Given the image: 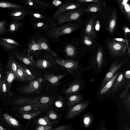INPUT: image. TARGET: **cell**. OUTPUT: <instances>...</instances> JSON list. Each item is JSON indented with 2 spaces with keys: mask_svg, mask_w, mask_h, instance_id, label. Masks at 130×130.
I'll list each match as a JSON object with an SVG mask.
<instances>
[{
  "mask_svg": "<svg viewBox=\"0 0 130 130\" xmlns=\"http://www.w3.org/2000/svg\"><path fill=\"white\" fill-rule=\"evenodd\" d=\"M77 28L76 25L68 24L52 29L50 32V35L52 38H57L63 35L70 34Z\"/></svg>",
  "mask_w": 130,
  "mask_h": 130,
  "instance_id": "1",
  "label": "cell"
},
{
  "mask_svg": "<svg viewBox=\"0 0 130 130\" xmlns=\"http://www.w3.org/2000/svg\"><path fill=\"white\" fill-rule=\"evenodd\" d=\"M56 18L58 24L78 19L82 14V12L79 11H68L63 12Z\"/></svg>",
  "mask_w": 130,
  "mask_h": 130,
  "instance_id": "2",
  "label": "cell"
},
{
  "mask_svg": "<svg viewBox=\"0 0 130 130\" xmlns=\"http://www.w3.org/2000/svg\"><path fill=\"white\" fill-rule=\"evenodd\" d=\"M43 80V79L40 77L36 80L31 81L27 86L21 89V91L25 94H30L36 92L40 89Z\"/></svg>",
  "mask_w": 130,
  "mask_h": 130,
  "instance_id": "3",
  "label": "cell"
},
{
  "mask_svg": "<svg viewBox=\"0 0 130 130\" xmlns=\"http://www.w3.org/2000/svg\"><path fill=\"white\" fill-rule=\"evenodd\" d=\"M89 104L88 102H84L71 107L66 116V118L70 119L75 117L86 109Z\"/></svg>",
  "mask_w": 130,
  "mask_h": 130,
  "instance_id": "4",
  "label": "cell"
},
{
  "mask_svg": "<svg viewBox=\"0 0 130 130\" xmlns=\"http://www.w3.org/2000/svg\"><path fill=\"white\" fill-rule=\"evenodd\" d=\"M56 61L59 64L66 69L68 71L71 73H72L73 71L76 70L78 66V63L73 60L57 57Z\"/></svg>",
  "mask_w": 130,
  "mask_h": 130,
  "instance_id": "5",
  "label": "cell"
},
{
  "mask_svg": "<svg viewBox=\"0 0 130 130\" xmlns=\"http://www.w3.org/2000/svg\"><path fill=\"white\" fill-rule=\"evenodd\" d=\"M108 46L112 53L115 55L122 54L125 51L126 47L125 44L122 43L113 41L109 42Z\"/></svg>",
  "mask_w": 130,
  "mask_h": 130,
  "instance_id": "6",
  "label": "cell"
},
{
  "mask_svg": "<svg viewBox=\"0 0 130 130\" xmlns=\"http://www.w3.org/2000/svg\"><path fill=\"white\" fill-rule=\"evenodd\" d=\"M119 60H118L112 64L109 70L106 74L105 76L102 81L101 85L102 88L114 75L115 72L119 69L122 64L124 60L123 61L119 64H117L118 63Z\"/></svg>",
  "mask_w": 130,
  "mask_h": 130,
  "instance_id": "7",
  "label": "cell"
},
{
  "mask_svg": "<svg viewBox=\"0 0 130 130\" xmlns=\"http://www.w3.org/2000/svg\"><path fill=\"white\" fill-rule=\"evenodd\" d=\"M40 97H38L34 98H22L14 100L13 102L15 104L21 105H35L39 106L40 107L41 106L39 102Z\"/></svg>",
  "mask_w": 130,
  "mask_h": 130,
  "instance_id": "8",
  "label": "cell"
},
{
  "mask_svg": "<svg viewBox=\"0 0 130 130\" xmlns=\"http://www.w3.org/2000/svg\"><path fill=\"white\" fill-rule=\"evenodd\" d=\"M129 0H117L120 9L125 15L129 21L130 20V7Z\"/></svg>",
  "mask_w": 130,
  "mask_h": 130,
  "instance_id": "9",
  "label": "cell"
},
{
  "mask_svg": "<svg viewBox=\"0 0 130 130\" xmlns=\"http://www.w3.org/2000/svg\"><path fill=\"white\" fill-rule=\"evenodd\" d=\"M79 7L77 4H64L60 7L56 12L53 17L54 18H56L57 16L62 13L68 11L75 9Z\"/></svg>",
  "mask_w": 130,
  "mask_h": 130,
  "instance_id": "10",
  "label": "cell"
},
{
  "mask_svg": "<svg viewBox=\"0 0 130 130\" xmlns=\"http://www.w3.org/2000/svg\"><path fill=\"white\" fill-rule=\"evenodd\" d=\"M46 79L50 83L54 85H56L65 76L64 74L55 75L53 74L46 73L44 74Z\"/></svg>",
  "mask_w": 130,
  "mask_h": 130,
  "instance_id": "11",
  "label": "cell"
},
{
  "mask_svg": "<svg viewBox=\"0 0 130 130\" xmlns=\"http://www.w3.org/2000/svg\"><path fill=\"white\" fill-rule=\"evenodd\" d=\"M40 46L42 49L50 53L52 56H56L57 54L51 49L47 41L43 38H40L37 40Z\"/></svg>",
  "mask_w": 130,
  "mask_h": 130,
  "instance_id": "12",
  "label": "cell"
},
{
  "mask_svg": "<svg viewBox=\"0 0 130 130\" xmlns=\"http://www.w3.org/2000/svg\"><path fill=\"white\" fill-rule=\"evenodd\" d=\"M119 73H117L113 76L103 86L100 91V94L103 95L106 93L112 86L117 78Z\"/></svg>",
  "mask_w": 130,
  "mask_h": 130,
  "instance_id": "13",
  "label": "cell"
},
{
  "mask_svg": "<svg viewBox=\"0 0 130 130\" xmlns=\"http://www.w3.org/2000/svg\"><path fill=\"white\" fill-rule=\"evenodd\" d=\"M17 75V78L22 81H30L29 78L26 71L18 63Z\"/></svg>",
  "mask_w": 130,
  "mask_h": 130,
  "instance_id": "14",
  "label": "cell"
},
{
  "mask_svg": "<svg viewBox=\"0 0 130 130\" xmlns=\"http://www.w3.org/2000/svg\"><path fill=\"white\" fill-rule=\"evenodd\" d=\"M15 55L18 60L27 65H32L35 63L32 56H22L19 54L17 52H15Z\"/></svg>",
  "mask_w": 130,
  "mask_h": 130,
  "instance_id": "15",
  "label": "cell"
},
{
  "mask_svg": "<svg viewBox=\"0 0 130 130\" xmlns=\"http://www.w3.org/2000/svg\"><path fill=\"white\" fill-rule=\"evenodd\" d=\"M94 19L91 18L86 25L85 32L86 34L92 37H95L96 35L94 29Z\"/></svg>",
  "mask_w": 130,
  "mask_h": 130,
  "instance_id": "16",
  "label": "cell"
},
{
  "mask_svg": "<svg viewBox=\"0 0 130 130\" xmlns=\"http://www.w3.org/2000/svg\"><path fill=\"white\" fill-rule=\"evenodd\" d=\"M80 88V85L78 83L73 84L65 89L63 91V93L67 95L72 94L78 91Z\"/></svg>",
  "mask_w": 130,
  "mask_h": 130,
  "instance_id": "17",
  "label": "cell"
},
{
  "mask_svg": "<svg viewBox=\"0 0 130 130\" xmlns=\"http://www.w3.org/2000/svg\"><path fill=\"white\" fill-rule=\"evenodd\" d=\"M17 63L13 56L10 55L8 62L7 67L10 71L15 75L17 78Z\"/></svg>",
  "mask_w": 130,
  "mask_h": 130,
  "instance_id": "18",
  "label": "cell"
},
{
  "mask_svg": "<svg viewBox=\"0 0 130 130\" xmlns=\"http://www.w3.org/2000/svg\"><path fill=\"white\" fill-rule=\"evenodd\" d=\"M68 102L67 103L68 106L70 108L73 106L80 102L82 99V96L80 95H74L67 97Z\"/></svg>",
  "mask_w": 130,
  "mask_h": 130,
  "instance_id": "19",
  "label": "cell"
},
{
  "mask_svg": "<svg viewBox=\"0 0 130 130\" xmlns=\"http://www.w3.org/2000/svg\"><path fill=\"white\" fill-rule=\"evenodd\" d=\"M27 49V55L29 56L30 53L31 51H34L38 50H42L38 43L34 39H32L28 44Z\"/></svg>",
  "mask_w": 130,
  "mask_h": 130,
  "instance_id": "20",
  "label": "cell"
},
{
  "mask_svg": "<svg viewBox=\"0 0 130 130\" xmlns=\"http://www.w3.org/2000/svg\"><path fill=\"white\" fill-rule=\"evenodd\" d=\"M6 77L5 81L6 85L7 90L8 91L10 88L13 80L17 78L15 75L10 71H7L6 72Z\"/></svg>",
  "mask_w": 130,
  "mask_h": 130,
  "instance_id": "21",
  "label": "cell"
},
{
  "mask_svg": "<svg viewBox=\"0 0 130 130\" xmlns=\"http://www.w3.org/2000/svg\"><path fill=\"white\" fill-rule=\"evenodd\" d=\"M116 80V82L114 83L112 89V92L113 93L118 90L124 81V78L122 73H120Z\"/></svg>",
  "mask_w": 130,
  "mask_h": 130,
  "instance_id": "22",
  "label": "cell"
},
{
  "mask_svg": "<svg viewBox=\"0 0 130 130\" xmlns=\"http://www.w3.org/2000/svg\"><path fill=\"white\" fill-rule=\"evenodd\" d=\"M117 24V15L115 11L112 12L111 15L110 21L109 22L108 29L109 32L112 33L116 26Z\"/></svg>",
  "mask_w": 130,
  "mask_h": 130,
  "instance_id": "23",
  "label": "cell"
},
{
  "mask_svg": "<svg viewBox=\"0 0 130 130\" xmlns=\"http://www.w3.org/2000/svg\"><path fill=\"white\" fill-rule=\"evenodd\" d=\"M51 65V63L50 62L43 59L38 60L36 62V65L37 67L41 69L47 68Z\"/></svg>",
  "mask_w": 130,
  "mask_h": 130,
  "instance_id": "24",
  "label": "cell"
},
{
  "mask_svg": "<svg viewBox=\"0 0 130 130\" xmlns=\"http://www.w3.org/2000/svg\"><path fill=\"white\" fill-rule=\"evenodd\" d=\"M48 116H45L39 118L36 123L38 125H52L54 122L50 119Z\"/></svg>",
  "mask_w": 130,
  "mask_h": 130,
  "instance_id": "25",
  "label": "cell"
},
{
  "mask_svg": "<svg viewBox=\"0 0 130 130\" xmlns=\"http://www.w3.org/2000/svg\"><path fill=\"white\" fill-rule=\"evenodd\" d=\"M40 108L39 106L36 105H29L20 107L19 110L20 112L23 113L28 112L32 110H39Z\"/></svg>",
  "mask_w": 130,
  "mask_h": 130,
  "instance_id": "26",
  "label": "cell"
},
{
  "mask_svg": "<svg viewBox=\"0 0 130 130\" xmlns=\"http://www.w3.org/2000/svg\"><path fill=\"white\" fill-rule=\"evenodd\" d=\"M3 117L7 122L11 125L14 126H19L20 124L16 119L7 113L3 115Z\"/></svg>",
  "mask_w": 130,
  "mask_h": 130,
  "instance_id": "27",
  "label": "cell"
},
{
  "mask_svg": "<svg viewBox=\"0 0 130 130\" xmlns=\"http://www.w3.org/2000/svg\"><path fill=\"white\" fill-rule=\"evenodd\" d=\"M41 111L38 110L35 112H28L22 113L23 118L26 119H30L34 118L41 113Z\"/></svg>",
  "mask_w": 130,
  "mask_h": 130,
  "instance_id": "28",
  "label": "cell"
},
{
  "mask_svg": "<svg viewBox=\"0 0 130 130\" xmlns=\"http://www.w3.org/2000/svg\"><path fill=\"white\" fill-rule=\"evenodd\" d=\"M64 51L66 55L68 57H73L75 55V53L74 47L70 45H68L66 46Z\"/></svg>",
  "mask_w": 130,
  "mask_h": 130,
  "instance_id": "29",
  "label": "cell"
},
{
  "mask_svg": "<svg viewBox=\"0 0 130 130\" xmlns=\"http://www.w3.org/2000/svg\"><path fill=\"white\" fill-rule=\"evenodd\" d=\"M103 58V55L102 50L101 48H100L98 50L96 57V61L99 70H100L102 67Z\"/></svg>",
  "mask_w": 130,
  "mask_h": 130,
  "instance_id": "30",
  "label": "cell"
},
{
  "mask_svg": "<svg viewBox=\"0 0 130 130\" xmlns=\"http://www.w3.org/2000/svg\"><path fill=\"white\" fill-rule=\"evenodd\" d=\"M0 7L3 8H18L20 7L19 6L17 5L5 2H0Z\"/></svg>",
  "mask_w": 130,
  "mask_h": 130,
  "instance_id": "31",
  "label": "cell"
},
{
  "mask_svg": "<svg viewBox=\"0 0 130 130\" xmlns=\"http://www.w3.org/2000/svg\"><path fill=\"white\" fill-rule=\"evenodd\" d=\"M0 44L9 50L13 49L15 47V46L13 45L8 43L2 39L0 40Z\"/></svg>",
  "mask_w": 130,
  "mask_h": 130,
  "instance_id": "32",
  "label": "cell"
},
{
  "mask_svg": "<svg viewBox=\"0 0 130 130\" xmlns=\"http://www.w3.org/2000/svg\"><path fill=\"white\" fill-rule=\"evenodd\" d=\"M7 88L5 81L3 79H0V92L3 94L7 92Z\"/></svg>",
  "mask_w": 130,
  "mask_h": 130,
  "instance_id": "33",
  "label": "cell"
},
{
  "mask_svg": "<svg viewBox=\"0 0 130 130\" xmlns=\"http://www.w3.org/2000/svg\"><path fill=\"white\" fill-rule=\"evenodd\" d=\"M52 125H38L35 128L36 130H51L53 129Z\"/></svg>",
  "mask_w": 130,
  "mask_h": 130,
  "instance_id": "34",
  "label": "cell"
},
{
  "mask_svg": "<svg viewBox=\"0 0 130 130\" xmlns=\"http://www.w3.org/2000/svg\"><path fill=\"white\" fill-rule=\"evenodd\" d=\"M100 6L97 5L90 6L87 9L86 11L89 12H96L99 10Z\"/></svg>",
  "mask_w": 130,
  "mask_h": 130,
  "instance_id": "35",
  "label": "cell"
},
{
  "mask_svg": "<svg viewBox=\"0 0 130 130\" xmlns=\"http://www.w3.org/2000/svg\"><path fill=\"white\" fill-rule=\"evenodd\" d=\"M21 25V24L20 23L11 24L10 26L9 31L11 32L15 31L19 29Z\"/></svg>",
  "mask_w": 130,
  "mask_h": 130,
  "instance_id": "36",
  "label": "cell"
},
{
  "mask_svg": "<svg viewBox=\"0 0 130 130\" xmlns=\"http://www.w3.org/2000/svg\"><path fill=\"white\" fill-rule=\"evenodd\" d=\"M48 115L49 118L52 120H55L58 118V115L53 110L50 111L48 113Z\"/></svg>",
  "mask_w": 130,
  "mask_h": 130,
  "instance_id": "37",
  "label": "cell"
},
{
  "mask_svg": "<svg viewBox=\"0 0 130 130\" xmlns=\"http://www.w3.org/2000/svg\"><path fill=\"white\" fill-rule=\"evenodd\" d=\"M84 123L86 127H88L91 122V117L88 115L85 116L84 118Z\"/></svg>",
  "mask_w": 130,
  "mask_h": 130,
  "instance_id": "38",
  "label": "cell"
},
{
  "mask_svg": "<svg viewBox=\"0 0 130 130\" xmlns=\"http://www.w3.org/2000/svg\"><path fill=\"white\" fill-rule=\"evenodd\" d=\"M22 65L27 74L29 78L30 81L34 80L35 79V77L30 72L29 70L23 64H22Z\"/></svg>",
  "mask_w": 130,
  "mask_h": 130,
  "instance_id": "39",
  "label": "cell"
},
{
  "mask_svg": "<svg viewBox=\"0 0 130 130\" xmlns=\"http://www.w3.org/2000/svg\"><path fill=\"white\" fill-rule=\"evenodd\" d=\"M1 39L8 43L18 46H20L18 43L13 39L4 38H2Z\"/></svg>",
  "mask_w": 130,
  "mask_h": 130,
  "instance_id": "40",
  "label": "cell"
},
{
  "mask_svg": "<svg viewBox=\"0 0 130 130\" xmlns=\"http://www.w3.org/2000/svg\"><path fill=\"white\" fill-rule=\"evenodd\" d=\"M50 98L48 96H45L40 98L39 99V102L41 106L42 105L46 104L50 101Z\"/></svg>",
  "mask_w": 130,
  "mask_h": 130,
  "instance_id": "41",
  "label": "cell"
},
{
  "mask_svg": "<svg viewBox=\"0 0 130 130\" xmlns=\"http://www.w3.org/2000/svg\"><path fill=\"white\" fill-rule=\"evenodd\" d=\"M84 43L86 45L90 46L92 44V42L90 38L87 36H85L84 38Z\"/></svg>",
  "mask_w": 130,
  "mask_h": 130,
  "instance_id": "42",
  "label": "cell"
},
{
  "mask_svg": "<svg viewBox=\"0 0 130 130\" xmlns=\"http://www.w3.org/2000/svg\"><path fill=\"white\" fill-rule=\"evenodd\" d=\"M5 23L4 22H0V35L5 31Z\"/></svg>",
  "mask_w": 130,
  "mask_h": 130,
  "instance_id": "43",
  "label": "cell"
},
{
  "mask_svg": "<svg viewBox=\"0 0 130 130\" xmlns=\"http://www.w3.org/2000/svg\"><path fill=\"white\" fill-rule=\"evenodd\" d=\"M55 130H70V128L66 125H62L53 129Z\"/></svg>",
  "mask_w": 130,
  "mask_h": 130,
  "instance_id": "44",
  "label": "cell"
},
{
  "mask_svg": "<svg viewBox=\"0 0 130 130\" xmlns=\"http://www.w3.org/2000/svg\"><path fill=\"white\" fill-rule=\"evenodd\" d=\"M55 105L57 107L60 108L63 106V103L62 101H57L55 102Z\"/></svg>",
  "mask_w": 130,
  "mask_h": 130,
  "instance_id": "45",
  "label": "cell"
},
{
  "mask_svg": "<svg viewBox=\"0 0 130 130\" xmlns=\"http://www.w3.org/2000/svg\"><path fill=\"white\" fill-rule=\"evenodd\" d=\"M101 0H78L79 2H97Z\"/></svg>",
  "mask_w": 130,
  "mask_h": 130,
  "instance_id": "46",
  "label": "cell"
},
{
  "mask_svg": "<svg viewBox=\"0 0 130 130\" xmlns=\"http://www.w3.org/2000/svg\"><path fill=\"white\" fill-rule=\"evenodd\" d=\"M112 39L114 40L120 42H127L126 40L122 38H114Z\"/></svg>",
  "mask_w": 130,
  "mask_h": 130,
  "instance_id": "47",
  "label": "cell"
},
{
  "mask_svg": "<svg viewBox=\"0 0 130 130\" xmlns=\"http://www.w3.org/2000/svg\"><path fill=\"white\" fill-rule=\"evenodd\" d=\"M100 28V24L99 21L97 20L96 22L95 28L97 31H99Z\"/></svg>",
  "mask_w": 130,
  "mask_h": 130,
  "instance_id": "48",
  "label": "cell"
},
{
  "mask_svg": "<svg viewBox=\"0 0 130 130\" xmlns=\"http://www.w3.org/2000/svg\"><path fill=\"white\" fill-rule=\"evenodd\" d=\"M32 16L36 18L41 19L43 18V16L41 15L38 13H33Z\"/></svg>",
  "mask_w": 130,
  "mask_h": 130,
  "instance_id": "49",
  "label": "cell"
},
{
  "mask_svg": "<svg viewBox=\"0 0 130 130\" xmlns=\"http://www.w3.org/2000/svg\"><path fill=\"white\" fill-rule=\"evenodd\" d=\"M61 2L59 1L55 0L53 2V4L56 6H58L61 4Z\"/></svg>",
  "mask_w": 130,
  "mask_h": 130,
  "instance_id": "50",
  "label": "cell"
},
{
  "mask_svg": "<svg viewBox=\"0 0 130 130\" xmlns=\"http://www.w3.org/2000/svg\"><path fill=\"white\" fill-rule=\"evenodd\" d=\"M125 76L126 78L129 79L130 78V71L127 70L126 71L125 73Z\"/></svg>",
  "mask_w": 130,
  "mask_h": 130,
  "instance_id": "51",
  "label": "cell"
},
{
  "mask_svg": "<svg viewBox=\"0 0 130 130\" xmlns=\"http://www.w3.org/2000/svg\"><path fill=\"white\" fill-rule=\"evenodd\" d=\"M44 23L42 22H39L36 23V26L38 27H40L44 25Z\"/></svg>",
  "mask_w": 130,
  "mask_h": 130,
  "instance_id": "52",
  "label": "cell"
},
{
  "mask_svg": "<svg viewBox=\"0 0 130 130\" xmlns=\"http://www.w3.org/2000/svg\"><path fill=\"white\" fill-rule=\"evenodd\" d=\"M129 87V85L128 86L127 88H126V90H125L124 92H123L122 93V94H121V95H120L121 97H123L124 96H125V95L126 94V93L127 91L128 90Z\"/></svg>",
  "mask_w": 130,
  "mask_h": 130,
  "instance_id": "53",
  "label": "cell"
},
{
  "mask_svg": "<svg viewBox=\"0 0 130 130\" xmlns=\"http://www.w3.org/2000/svg\"><path fill=\"white\" fill-rule=\"evenodd\" d=\"M123 29L125 34H126L128 32H129V33H130V31L129 29L126 26H124V28H123Z\"/></svg>",
  "mask_w": 130,
  "mask_h": 130,
  "instance_id": "54",
  "label": "cell"
},
{
  "mask_svg": "<svg viewBox=\"0 0 130 130\" xmlns=\"http://www.w3.org/2000/svg\"><path fill=\"white\" fill-rule=\"evenodd\" d=\"M22 13L20 12H18L15 13L13 14V15L15 16H18L21 15Z\"/></svg>",
  "mask_w": 130,
  "mask_h": 130,
  "instance_id": "55",
  "label": "cell"
},
{
  "mask_svg": "<svg viewBox=\"0 0 130 130\" xmlns=\"http://www.w3.org/2000/svg\"><path fill=\"white\" fill-rule=\"evenodd\" d=\"M7 129L3 128V127L0 125V130H6Z\"/></svg>",
  "mask_w": 130,
  "mask_h": 130,
  "instance_id": "56",
  "label": "cell"
},
{
  "mask_svg": "<svg viewBox=\"0 0 130 130\" xmlns=\"http://www.w3.org/2000/svg\"><path fill=\"white\" fill-rule=\"evenodd\" d=\"M2 70V68H1V63L0 62V71H1Z\"/></svg>",
  "mask_w": 130,
  "mask_h": 130,
  "instance_id": "57",
  "label": "cell"
},
{
  "mask_svg": "<svg viewBox=\"0 0 130 130\" xmlns=\"http://www.w3.org/2000/svg\"><path fill=\"white\" fill-rule=\"evenodd\" d=\"M1 74H0V78L1 77Z\"/></svg>",
  "mask_w": 130,
  "mask_h": 130,
  "instance_id": "58",
  "label": "cell"
}]
</instances>
